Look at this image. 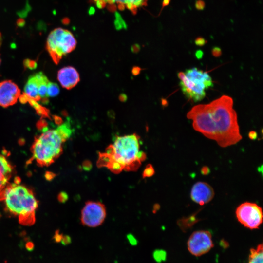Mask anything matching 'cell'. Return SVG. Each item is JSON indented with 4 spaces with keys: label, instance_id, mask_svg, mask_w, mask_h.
Wrapping results in <instances>:
<instances>
[{
    "label": "cell",
    "instance_id": "11",
    "mask_svg": "<svg viewBox=\"0 0 263 263\" xmlns=\"http://www.w3.org/2000/svg\"><path fill=\"white\" fill-rule=\"evenodd\" d=\"M46 77L42 72H39L31 75L28 78L23 89V94L19 98H26L35 101H40L38 90L40 83Z\"/></svg>",
    "mask_w": 263,
    "mask_h": 263
},
{
    "label": "cell",
    "instance_id": "21",
    "mask_svg": "<svg viewBox=\"0 0 263 263\" xmlns=\"http://www.w3.org/2000/svg\"><path fill=\"white\" fill-rule=\"evenodd\" d=\"M155 173L154 168L151 164H148L144 170L142 174L143 178L150 177L153 176Z\"/></svg>",
    "mask_w": 263,
    "mask_h": 263
},
{
    "label": "cell",
    "instance_id": "24",
    "mask_svg": "<svg viewBox=\"0 0 263 263\" xmlns=\"http://www.w3.org/2000/svg\"><path fill=\"white\" fill-rule=\"evenodd\" d=\"M201 173L204 175H207L210 172L209 168L207 166H204L201 169Z\"/></svg>",
    "mask_w": 263,
    "mask_h": 263
},
{
    "label": "cell",
    "instance_id": "9",
    "mask_svg": "<svg viewBox=\"0 0 263 263\" xmlns=\"http://www.w3.org/2000/svg\"><path fill=\"white\" fill-rule=\"evenodd\" d=\"M178 77L181 90L186 97L194 102L204 98L206 89L203 85L188 78L183 72H179Z\"/></svg>",
    "mask_w": 263,
    "mask_h": 263
},
{
    "label": "cell",
    "instance_id": "2",
    "mask_svg": "<svg viewBox=\"0 0 263 263\" xmlns=\"http://www.w3.org/2000/svg\"><path fill=\"white\" fill-rule=\"evenodd\" d=\"M140 137L135 133L118 136L104 152H99L97 166L107 168L112 172L118 174L123 170H136L146 154L140 150Z\"/></svg>",
    "mask_w": 263,
    "mask_h": 263
},
{
    "label": "cell",
    "instance_id": "16",
    "mask_svg": "<svg viewBox=\"0 0 263 263\" xmlns=\"http://www.w3.org/2000/svg\"><path fill=\"white\" fill-rule=\"evenodd\" d=\"M148 0H103L105 5L106 3L113 6H116L120 9L127 8L132 14H136L138 9L146 6Z\"/></svg>",
    "mask_w": 263,
    "mask_h": 263
},
{
    "label": "cell",
    "instance_id": "23",
    "mask_svg": "<svg viewBox=\"0 0 263 263\" xmlns=\"http://www.w3.org/2000/svg\"><path fill=\"white\" fill-rule=\"evenodd\" d=\"M62 241V244L63 245H67L69 244L71 242V239L70 237L68 236H65L64 237H62V238L61 239Z\"/></svg>",
    "mask_w": 263,
    "mask_h": 263
},
{
    "label": "cell",
    "instance_id": "6",
    "mask_svg": "<svg viewBox=\"0 0 263 263\" xmlns=\"http://www.w3.org/2000/svg\"><path fill=\"white\" fill-rule=\"evenodd\" d=\"M236 216L241 224L250 229L259 228L263 222L262 209L254 203L241 204L236 208Z\"/></svg>",
    "mask_w": 263,
    "mask_h": 263
},
{
    "label": "cell",
    "instance_id": "29",
    "mask_svg": "<svg viewBox=\"0 0 263 263\" xmlns=\"http://www.w3.org/2000/svg\"><path fill=\"white\" fill-rule=\"evenodd\" d=\"M1 42H2V37H1V34L0 32V46H1ZM0 63H1V59H0Z\"/></svg>",
    "mask_w": 263,
    "mask_h": 263
},
{
    "label": "cell",
    "instance_id": "27",
    "mask_svg": "<svg viewBox=\"0 0 263 263\" xmlns=\"http://www.w3.org/2000/svg\"><path fill=\"white\" fill-rule=\"evenodd\" d=\"M26 247L28 250H33L34 247L33 244L32 243L29 242L26 244Z\"/></svg>",
    "mask_w": 263,
    "mask_h": 263
},
{
    "label": "cell",
    "instance_id": "17",
    "mask_svg": "<svg viewBox=\"0 0 263 263\" xmlns=\"http://www.w3.org/2000/svg\"><path fill=\"white\" fill-rule=\"evenodd\" d=\"M263 244H260L256 248L250 250L248 263H263Z\"/></svg>",
    "mask_w": 263,
    "mask_h": 263
},
{
    "label": "cell",
    "instance_id": "28",
    "mask_svg": "<svg viewBox=\"0 0 263 263\" xmlns=\"http://www.w3.org/2000/svg\"><path fill=\"white\" fill-rule=\"evenodd\" d=\"M204 40L203 39H198L196 41V44L199 45H202L204 44Z\"/></svg>",
    "mask_w": 263,
    "mask_h": 263
},
{
    "label": "cell",
    "instance_id": "20",
    "mask_svg": "<svg viewBox=\"0 0 263 263\" xmlns=\"http://www.w3.org/2000/svg\"><path fill=\"white\" fill-rule=\"evenodd\" d=\"M153 256L155 260L160 263L162 261H165L166 257V253L163 250H156L153 254Z\"/></svg>",
    "mask_w": 263,
    "mask_h": 263
},
{
    "label": "cell",
    "instance_id": "5",
    "mask_svg": "<svg viewBox=\"0 0 263 263\" xmlns=\"http://www.w3.org/2000/svg\"><path fill=\"white\" fill-rule=\"evenodd\" d=\"M76 44V40L70 31L58 27L48 35L46 48L54 62L57 64L63 56L75 48Z\"/></svg>",
    "mask_w": 263,
    "mask_h": 263
},
{
    "label": "cell",
    "instance_id": "12",
    "mask_svg": "<svg viewBox=\"0 0 263 263\" xmlns=\"http://www.w3.org/2000/svg\"><path fill=\"white\" fill-rule=\"evenodd\" d=\"M214 196V191L213 188L206 182H198L194 184L191 188V200L200 205L208 203Z\"/></svg>",
    "mask_w": 263,
    "mask_h": 263
},
{
    "label": "cell",
    "instance_id": "1",
    "mask_svg": "<svg viewBox=\"0 0 263 263\" xmlns=\"http://www.w3.org/2000/svg\"><path fill=\"white\" fill-rule=\"evenodd\" d=\"M233 105L232 98L224 95L208 104L193 107L187 117L192 120L194 130L221 147H226L242 138Z\"/></svg>",
    "mask_w": 263,
    "mask_h": 263
},
{
    "label": "cell",
    "instance_id": "15",
    "mask_svg": "<svg viewBox=\"0 0 263 263\" xmlns=\"http://www.w3.org/2000/svg\"><path fill=\"white\" fill-rule=\"evenodd\" d=\"M184 73L188 78L203 85L206 89L213 86L212 78L209 75L196 67L186 69Z\"/></svg>",
    "mask_w": 263,
    "mask_h": 263
},
{
    "label": "cell",
    "instance_id": "13",
    "mask_svg": "<svg viewBox=\"0 0 263 263\" xmlns=\"http://www.w3.org/2000/svg\"><path fill=\"white\" fill-rule=\"evenodd\" d=\"M57 77L61 86L68 90L76 86L80 80L78 72L72 66H66L60 69Z\"/></svg>",
    "mask_w": 263,
    "mask_h": 263
},
{
    "label": "cell",
    "instance_id": "26",
    "mask_svg": "<svg viewBox=\"0 0 263 263\" xmlns=\"http://www.w3.org/2000/svg\"><path fill=\"white\" fill-rule=\"evenodd\" d=\"M62 238V235L58 233H57L56 234V235L54 237L55 241L56 242H60Z\"/></svg>",
    "mask_w": 263,
    "mask_h": 263
},
{
    "label": "cell",
    "instance_id": "19",
    "mask_svg": "<svg viewBox=\"0 0 263 263\" xmlns=\"http://www.w3.org/2000/svg\"><path fill=\"white\" fill-rule=\"evenodd\" d=\"M197 221L196 218L192 216L191 218H187L185 219L180 220V222H178L179 225L182 228L185 229L190 226H191Z\"/></svg>",
    "mask_w": 263,
    "mask_h": 263
},
{
    "label": "cell",
    "instance_id": "8",
    "mask_svg": "<svg viewBox=\"0 0 263 263\" xmlns=\"http://www.w3.org/2000/svg\"><path fill=\"white\" fill-rule=\"evenodd\" d=\"M213 246L211 234L207 230H201L193 232L187 242L188 251L196 257L206 254Z\"/></svg>",
    "mask_w": 263,
    "mask_h": 263
},
{
    "label": "cell",
    "instance_id": "18",
    "mask_svg": "<svg viewBox=\"0 0 263 263\" xmlns=\"http://www.w3.org/2000/svg\"><path fill=\"white\" fill-rule=\"evenodd\" d=\"M60 92V88L57 84L49 81L48 85L47 94L49 97L57 96Z\"/></svg>",
    "mask_w": 263,
    "mask_h": 263
},
{
    "label": "cell",
    "instance_id": "10",
    "mask_svg": "<svg viewBox=\"0 0 263 263\" xmlns=\"http://www.w3.org/2000/svg\"><path fill=\"white\" fill-rule=\"evenodd\" d=\"M21 91L18 86L10 80L0 82V106L7 108L14 105L19 98Z\"/></svg>",
    "mask_w": 263,
    "mask_h": 263
},
{
    "label": "cell",
    "instance_id": "22",
    "mask_svg": "<svg viewBox=\"0 0 263 263\" xmlns=\"http://www.w3.org/2000/svg\"><path fill=\"white\" fill-rule=\"evenodd\" d=\"M127 238L130 243L132 245H135L137 244V241L135 237L132 234L127 235Z\"/></svg>",
    "mask_w": 263,
    "mask_h": 263
},
{
    "label": "cell",
    "instance_id": "25",
    "mask_svg": "<svg viewBox=\"0 0 263 263\" xmlns=\"http://www.w3.org/2000/svg\"><path fill=\"white\" fill-rule=\"evenodd\" d=\"M248 137L251 140H255L257 137V133L255 131H250L248 133Z\"/></svg>",
    "mask_w": 263,
    "mask_h": 263
},
{
    "label": "cell",
    "instance_id": "3",
    "mask_svg": "<svg viewBox=\"0 0 263 263\" xmlns=\"http://www.w3.org/2000/svg\"><path fill=\"white\" fill-rule=\"evenodd\" d=\"M72 134L70 121L67 120L55 129L44 127L35 139L31 150L33 160L40 166H48L62 154L63 144Z\"/></svg>",
    "mask_w": 263,
    "mask_h": 263
},
{
    "label": "cell",
    "instance_id": "14",
    "mask_svg": "<svg viewBox=\"0 0 263 263\" xmlns=\"http://www.w3.org/2000/svg\"><path fill=\"white\" fill-rule=\"evenodd\" d=\"M13 168L6 157L0 153V201L2 200L5 190L10 184Z\"/></svg>",
    "mask_w": 263,
    "mask_h": 263
},
{
    "label": "cell",
    "instance_id": "4",
    "mask_svg": "<svg viewBox=\"0 0 263 263\" xmlns=\"http://www.w3.org/2000/svg\"><path fill=\"white\" fill-rule=\"evenodd\" d=\"M2 200L7 210L18 217L21 225L30 226L34 224L38 203L30 189L18 182L9 184Z\"/></svg>",
    "mask_w": 263,
    "mask_h": 263
},
{
    "label": "cell",
    "instance_id": "7",
    "mask_svg": "<svg viewBox=\"0 0 263 263\" xmlns=\"http://www.w3.org/2000/svg\"><path fill=\"white\" fill-rule=\"evenodd\" d=\"M106 216L105 205L100 202L88 201L81 210L80 222L82 225L95 227L102 224Z\"/></svg>",
    "mask_w": 263,
    "mask_h": 263
}]
</instances>
